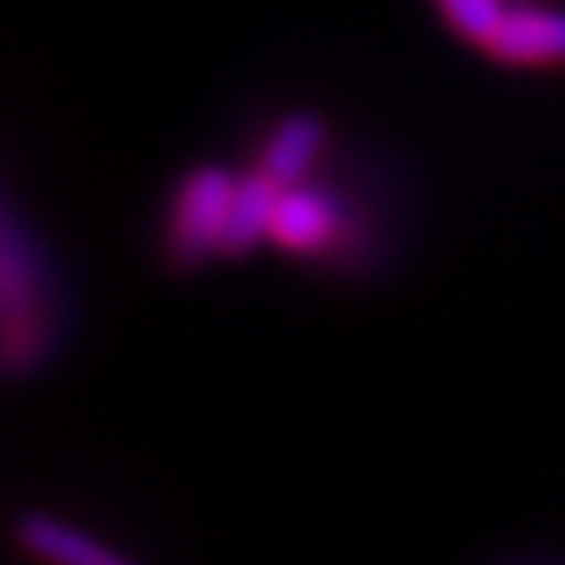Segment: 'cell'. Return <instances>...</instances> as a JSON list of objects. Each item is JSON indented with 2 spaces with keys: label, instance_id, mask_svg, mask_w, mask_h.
I'll return each instance as SVG.
<instances>
[{
  "label": "cell",
  "instance_id": "cell-2",
  "mask_svg": "<svg viewBox=\"0 0 565 565\" xmlns=\"http://www.w3.org/2000/svg\"><path fill=\"white\" fill-rule=\"evenodd\" d=\"M487 52L503 63H565V12L507 9L487 35Z\"/></svg>",
  "mask_w": 565,
  "mask_h": 565
},
{
  "label": "cell",
  "instance_id": "cell-5",
  "mask_svg": "<svg viewBox=\"0 0 565 565\" xmlns=\"http://www.w3.org/2000/svg\"><path fill=\"white\" fill-rule=\"evenodd\" d=\"M327 141V126L318 115H287L264 146V169L279 189H295L310 166H315L318 150Z\"/></svg>",
  "mask_w": 565,
  "mask_h": 565
},
{
  "label": "cell",
  "instance_id": "cell-7",
  "mask_svg": "<svg viewBox=\"0 0 565 565\" xmlns=\"http://www.w3.org/2000/svg\"><path fill=\"white\" fill-rule=\"evenodd\" d=\"M440 9L456 24V32H463L468 40H483V44L507 12L503 0H440Z\"/></svg>",
  "mask_w": 565,
  "mask_h": 565
},
{
  "label": "cell",
  "instance_id": "cell-3",
  "mask_svg": "<svg viewBox=\"0 0 565 565\" xmlns=\"http://www.w3.org/2000/svg\"><path fill=\"white\" fill-rule=\"evenodd\" d=\"M17 539L28 554L44 557L47 565H134L90 534H83L79 526L52 519V514H20Z\"/></svg>",
  "mask_w": 565,
  "mask_h": 565
},
{
  "label": "cell",
  "instance_id": "cell-1",
  "mask_svg": "<svg viewBox=\"0 0 565 565\" xmlns=\"http://www.w3.org/2000/svg\"><path fill=\"white\" fill-rule=\"evenodd\" d=\"M232 193H236V177L216 166L185 177L173 209V252L181 264H201L212 252H221Z\"/></svg>",
  "mask_w": 565,
  "mask_h": 565
},
{
  "label": "cell",
  "instance_id": "cell-4",
  "mask_svg": "<svg viewBox=\"0 0 565 565\" xmlns=\"http://www.w3.org/2000/svg\"><path fill=\"white\" fill-rule=\"evenodd\" d=\"M279 196H282V189L275 185L267 173L239 177L236 193H232V204H228V221H224L221 252L244 256V252H252L264 236H271Z\"/></svg>",
  "mask_w": 565,
  "mask_h": 565
},
{
  "label": "cell",
  "instance_id": "cell-6",
  "mask_svg": "<svg viewBox=\"0 0 565 565\" xmlns=\"http://www.w3.org/2000/svg\"><path fill=\"white\" fill-rule=\"evenodd\" d=\"M334 232V209L322 193L315 189H282L279 209L271 221V239H279L291 252H315L322 247Z\"/></svg>",
  "mask_w": 565,
  "mask_h": 565
}]
</instances>
